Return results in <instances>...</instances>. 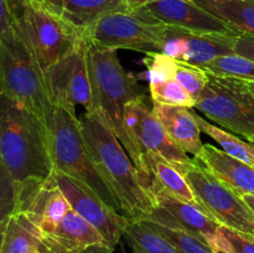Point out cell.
I'll use <instances>...</instances> for the list:
<instances>
[{"label": "cell", "mask_w": 254, "mask_h": 253, "mask_svg": "<svg viewBox=\"0 0 254 253\" xmlns=\"http://www.w3.org/2000/svg\"><path fill=\"white\" fill-rule=\"evenodd\" d=\"M87 45L89 74L98 108L128 153L130 145L124 126V112L129 102L145 92L139 86L135 77L122 66L117 50Z\"/></svg>", "instance_id": "5"}, {"label": "cell", "mask_w": 254, "mask_h": 253, "mask_svg": "<svg viewBox=\"0 0 254 253\" xmlns=\"http://www.w3.org/2000/svg\"><path fill=\"white\" fill-rule=\"evenodd\" d=\"M124 126L129 139L128 154L140 176L144 173V158L158 155L175 165L186 164L190 158L170 139L153 111L145 93L129 102L124 112Z\"/></svg>", "instance_id": "8"}, {"label": "cell", "mask_w": 254, "mask_h": 253, "mask_svg": "<svg viewBox=\"0 0 254 253\" xmlns=\"http://www.w3.org/2000/svg\"><path fill=\"white\" fill-rule=\"evenodd\" d=\"M195 108L248 141L254 136V94L238 79L210 74L207 87L196 101Z\"/></svg>", "instance_id": "9"}, {"label": "cell", "mask_w": 254, "mask_h": 253, "mask_svg": "<svg viewBox=\"0 0 254 253\" xmlns=\"http://www.w3.org/2000/svg\"><path fill=\"white\" fill-rule=\"evenodd\" d=\"M231 46L235 54L254 60V37L248 35L233 34L231 37Z\"/></svg>", "instance_id": "30"}, {"label": "cell", "mask_w": 254, "mask_h": 253, "mask_svg": "<svg viewBox=\"0 0 254 253\" xmlns=\"http://www.w3.org/2000/svg\"><path fill=\"white\" fill-rule=\"evenodd\" d=\"M196 159L240 196L254 195V166L228 155L212 144H203Z\"/></svg>", "instance_id": "18"}, {"label": "cell", "mask_w": 254, "mask_h": 253, "mask_svg": "<svg viewBox=\"0 0 254 253\" xmlns=\"http://www.w3.org/2000/svg\"><path fill=\"white\" fill-rule=\"evenodd\" d=\"M1 96L34 114L46 128L54 102L46 76L22 37L20 22L0 29Z\"/></svg>", "instance_id": "3"}, {"label": "cell", "mask_w": 254, "mask_h": 253, "mask_svg": "<svg viewBox=\"0 0 254 253\" xmlns=\"http://www.w3.org/2000/svg\"><path fill=\"white\" fill-rule=\"evenodd\" d=\"M141 10L169 27L196 32H235L195 0H155Z\"/></svg>", "instance_id": "15"}, {"label": "cell", "mask_w": 254, "mask_h": 253, "mask_svg": "<svg viewBox=\"0 0 254 253\" xmlns=\"http://www.w3.org/2000/svg\"><path fill=\"white\" fill-rule=\"evenodd\" d=\"M54 9L64 14V0H46Z\"/></svg>", "instance_id": "33"}, {"label": "cell", "mask_w": 254, "mask_h": 253, "mask_svg": "<svg viewBox=\"0 0 254 253\" xmlns=\"http://www.w3.org/2000/svg\"><path fill=\"white\" fill-rule=\"evenodd\" d=\"M145 63L149 82H161L175 78L178 60L173 59L164 52H150L143 60Z\"/></svg>", "instance_id": "29"}, {"label": "cell", "mask_w": 254, "mask_h": 253, "mask_svg": "<svg viewBox=\"0 0 254 253\" xmlns=\"http://www.w3.org/2000/svg\"><path fill=\"white\" fill-rule=\"evenodd\" d=\"M57 184L64 191L71 207L88 221L103 236L107 245L114 250L124 237L131 221L104 202L94 191L69 176L54 170Z\"/></svg>", "instance_id": "11"}, {"label": "cell", "mask_w": 254, "mask_h": 253, "mask_svg": "<svg viewBox=\"0 0 254 253\" xmlns=\"http://www.w3.org/2000/svg\"><path fill=\"white\" fill-rule=\"evenodd\" d=\"M237 32H196L169 27L164 54L181 62L202 67L216 57L233 54L231 37Z\"/></svg>", "instance_id": "14"}, {"label": "cell", "mask_w": 254, "mask_h": 253, "mask_svg": "<svg viewBox=\"0 0 254 253\" xmlns=\"http://www.w3.org/2000/svg\"><path fill=\"white\" fill-rule=\"evenodd\" d=\"M150 195L154 201V210L141 220L174 225L200 238L211 248L215 247L221 225L206 215L197 205L174 197L158 189H153Z\"/></svg>", "instance_id": "12"}, {"label": "cell", "mask_w": 254, "mask_h": 253, "mask_svg": "<svg viewBox=\"0 0 254 253\" xmlns=\"http://www.w3.org/2000/svg\"><path fill=\"white\" fill-rule=\"evenodd\" d=\"M175 79L197 101L210 81V74L201 67L186 63L178 60Z\"/></svg>", "instance_id": "28"}, {"label": "cell", "mask_w": 254, "mask_h": 253, "mask_svg": "<svg viewBox=\"0 0 254 253\" xmlns=\"http://www.w3.org/2000/svg\"><path fill=\"white\" fill-rule=\"evenodd\" d=\"M243 198L246 203H247L248 207L251 208V211L254 213V195H243L241 196Z\"/></svg>", "instance_id": "34"}, {"label": "cell", "mask_w": 254, "mask_h": 253, "mask_svg": "<svg viewBox=\"0 0 254 253\" xmlns=\"http://www.w3.org/2000/svg\"><path fill=\"white\" fill-rule=\"evenodd\" d=\"M150 223L156 230L160 231L168 240H170L183 253H218L200 238L190 235L176 226L169 225V223Z\"/></svg>", "instance_id": "26"}, {"label": "cell", "mask_w": 254, "mask_h": 253, "mask_svg": "<svg viewBox=\"0 0 254 253\" xmlns=\"http://www.w3.org/2000/svg\"><path fill=\"white\" fill-rule=\"evenodd\" d=\"M71 208L52 173L42 183L27 186L14 195L11 212L26 213L45 235L52 232Z\"/></svg>", "instance_id": "13"}, {"label": "cell", "mask_w": 254, "mask_h": 253, "mask_svg": "<svg viewBox=\"0 0 254 253\" xmlns=\"http://www.w3.org/2000/svg\"><path fill=\"white\" fill-rule=\"evenodd\" d=\"M127 10L122 0H64V14L82 30L111 12Z\"/></svg>", "instance_id": "22"}, {"label": "cell", "mask_w": 254, "mask_h": 253, "mask_svg": "<svg viewBox=\"0 0 254 253\" xmlns=\"http://www.w3.org/2000/svg\"><path fill=\"white\" fill-rule=\"evenodd\" d=\"M153 111L171 140L188 155L191 154L196 158L203 144L201 141L202 130L197 123L195 112L188 107L171 106L158 102H153Z\"/></svg>", "instance_id": "17"}, {"label": "cell", "mask_w": 254, "mask_h": 253, "mask_svg": "<svg viewBox=\"0 0 254 253\" xmlns=\"http://www.w3.org/2000/svg\"><path fill=\"white\" fill-rule=\"evenodd\" d=\"M149 92L151 101L158 103L183 106L188 108L196 106V99L175 78L161 82H149Z\"/></svg>", "instance_id": "25"}, {"label": "cell", "mask_w": 254, "mask_h": 253, "mask_svg": "<svg viewBox=\"0 0 254 253\" xmlns=\"http://www.w3.org/2000/svg\"><path fill=\"white\" fill-rule=\"evenodd\" d=\"M213 250L218 253H254V236L220 226Z\"/></svg>", "instance_id": "27"}, {"label": "cell", "mask_w": 254, "mask_h": 253, "mask_svg": "<svg viewBox=\"0 0 254 253\" xmlns=\"http://www.w3.org/2000/svg\"><path fill=\"white\" fill-rule=\"evenodd\" d=\"M44 232L24 212L7 213L1 220L0 253H40Z\"/></svg>", "instance_id": "19"}, {"label": "cell", "mask_w": 254, "mask_h": 253, "mask_svg": "<svg viewBox=\"0 0 254 253\" xmlns=\"http://www.w3.org/2000/svg\"><path fill=\"white\" fill-rule=\"evenodd\" d=\"M103 243L98 230L71 208L52 232L45 233L40 253H84Z\"/></svg>", "instance_id": "16"}, {"label": "cell", "mask_w": 254, "mask_h": 253, "mask_svg": "<svg viewBox=\"0 0 254 253\" xmlns=\"http://www.w3.org/2000/svg\"><path fill=\"white\" fill-rule=\"evenodd\" d=\"M196 119H197V123L200 126L201 130L205 134H207L213 140L217 141V144L221 146L223 151H226L228 155L233 156V158L238 159V160L245 161V163L254 166L253 143L243 140L240 136L233 135L230 131L208 123V121H206L203 117H200L198 114H196Z\"/></svg>", "instance_id": "23"}, {"label": "cell", "mask_w": 254, "mask_h": 253, "mask_svg": "<svg viewBox=\"0 0 254 253\" xmlns=\"http://www.w3.org/2000/svg\"><path fill=\"white\" fill-rule=\"evenodd\" d=\"M238 81H240V79H238ZM240 82L248 89V91L251 92V93L254 94V81H240Z\"/></svg>", "instance_id": "35"}, {"label": "cell", "mask_w": 254, "mask_h": 253, "mask_svg": "<svg viewBox=\"0 0 254 253\" xmlns=\"http://www.w3.org/2000/svg\"><path fill=\"white\" fill-rule=\"evenodd\" d=\"M190 185L198 207L223 227L254 236V213L237 192L216 178L198 159L176 165Z\"/></svg>", "instance_id": "7"}, {"label": "cell", "mask_w": 254, "mask_h": 253, "mask_svg": "<svg viewBox=\"0 0 254 253\" xmlns=\"http://www.w3.org/2000/svg\"><path fill=\"white\" fill-rule=\"evenodd\" d=\"M46 133L54 170L86 185L112 208L122 213L121 205L89 154L76 112L54 106Z\"/></svg>", "instance_id": "4"}, {"label": "cell", "mask_w": 254, "mask_h": 253, "mask_svg": "<svg viewBox=\"0 0 254 253\" xmlns=\"http://www.w3.org/2000/svg\"><path fill=\"white\" fill-rule=\"evenodd\" d=\"M112 252H113V250H112L108 245L103 243V245L93 246V247L87 250L84 253H112Z\"/></svg>", "instance_id": "32"}, {"label": "cell", "mask_w": 254, "mask_h": 253, "mask_svg": "<svg viewBox=\"0 0 254 253\" xmlns=\"http://www.w3.org/2000/svg\"><path fill=\"white\" fill-rule=\"evenodd\" d=\"M251 143H253V144H254V136H253L252 139H251Z\"/></svg>", "instance_id": "36"}, {"label": "cell", "mask_w": 254, "mask_h": 253, "mask_svg": "<svg viewBox=\"0 0 254 253\" xmlns=\"http://www.w3.org/2000/svg\"><path fill=\"white\" fill-rule=\"evenodd\" d=\"M0 160L2 206L12 208V197L54 173L44 124L15 102L1 96Z\"/></svg>", "instance_id": "1"}, {"label": "cell", "mask_w": 254, "mask_h": 253, "mask_svg": "<svg viewBox=\"0 0 254 253\" xmlns=\"http://www.w3.org/2000/svg\"><path fill=\"white\" fill-rule=\"evenodd\" d=\"M201 68L208 74L222 78L254 81V60L238 54H228L216 57Z\"/></svg>", "instance_id": "24"}, {"label": "cell", "mask_w": 254, "mask_h": 253, "mask_svg": "<svg viewBox=\"0 0 254 253\" xmlns=\"http://www.w3.org/2000/svg\"><path fill=\"white\" fill-rule=\"evenodd\" d=\"M232 31L254 37V0H195Z\"/></svg>", "instance_id": "20"}, {"label": "cell", "mask_w": 254, "mask_h": 253, "mask_svg": "<svg viewBox=\"0 0 254 253\" xmlns=\"http://www.w3.org/2000/svg\"><path fill=\"white\" fill-rule=\"evenodd\" d=\"M87 49L88 45L83 40L45 72L54 106L71 112H76V106H82L88 114L99 111L89 74Z\"/></svg>", "instance_id": "10"}, {"label": "cell", "mask_w": 254, "mask_h": 253, "mask_svg": "<svg viewBox=\"0 0 254 253\" xmlns=\"http://www.w3.org/2000/svg\"><path fill=\"white\" fill-rule=\"evenodd\" d=\"M79 118L89 154L102 178L116 196L122 213L139 221L154 210V201L144 186L139 170L126 148L109 128L101 111Z\"/></svg>", "instance_id": "2"}, {"label": "cell", "mask_w": 254, "mask_h": 253, "mask_svg": "<svg viewBox=\"0 0 254 253\" xmlns=\"http://www.w3.org/2000/svg\"><path fill=\"white\" fill-rule=\"evenodd\" d=\"M124 238L131 253H183L148 221H131Z\"/></svg>", "instance_id": "21"}, {"label": "cell", "mask_w": 254, "mask_h": 253, "mask_svg": "<svg viewBox=\"0 0 254 253\" xmlns=\"http://www.w3.org/2000/svg\"><path fill=\"white\" fill-rule=\"evenodd\" d=\"M122 1H123L127 10H129V11H138V10H141L146 5L150 4V2L155 1V0H122Z\"/></svg>", "instance_id": "31"}, {"label": "cell", "mask_w": 254, "mask_h": 253, "mask_svg": "<svg viewBox=\"0 0 254 253\" xmlns=\"http://www.w3.org/2000/svg\"><path fill=\"white\" fill-rule=\"evenodd\" d=\"M169 26L143 10L107 14L83 30L87 44L113 50H134L150 54L163 52Z\"/></svg>", "instance_id": "6"}]
</instances>
